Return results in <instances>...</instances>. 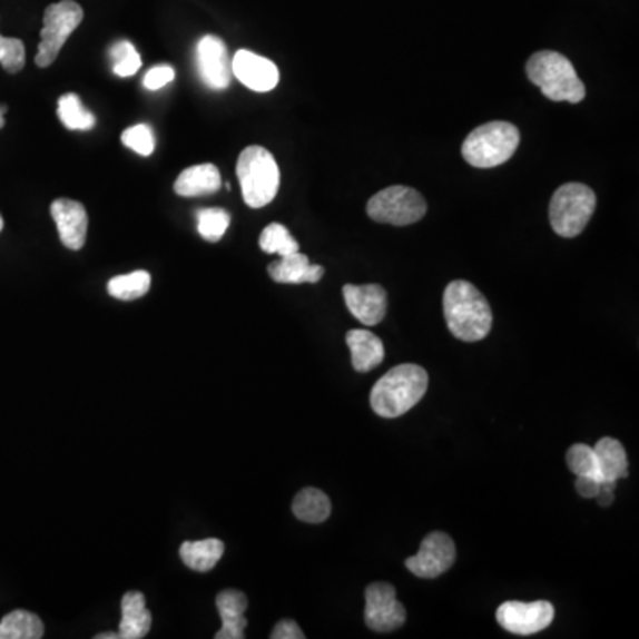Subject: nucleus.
<instances>
[{
	"label": "nucleus",
	"mask_w": 639,
	"mask_h": 639,
	"mask_svg": "<svg viewBox=\"0 0 639 639\" xmlns=\"http://www.w3.org/2000/svg\"><path fill=\"white\" fill-rule=\"evenodd\" d=\"M429 390V373L417 364H400L373 385L370 403L375 414L394 420L411 411Z\"/></svg>",
	"instance_id": "nucleus-2"
},
{
	"label": "nucleus",
	"mask_w": 639,
	"mask_h": 639,
	"mask_svg": "<svg viewBox=\"0 0 639 639\" xmlns=\"http://www.w3.org/2000/svg\"><path fill=\"white\" fill-rule=\"evenodd\" d=\"M59 238L68 249L80 250L88 237V212L82 203L71 199H56L50 206Z\"/></svg>",
	"instance_id": "nucleus-14"
},
{
	"label": "nucleus",
	"mask_w": 639,
	"mask_h": 639,
	"mask_svg": "<svg viewBox=\"0 0 639 639\" xmlns=\"http://www.w3.org/2000/svg\"><path fill=\"white\" fill-rule=\"evenodd\" d=\"M95 639H121V638H119L118 632H115V635H107V632H104V635L95 636Z\"/></svg>",
	"instance_id": "nucleus-38"
},
{
	"label": "nucleus",
	"mask_w": 639,
	"mask_h": 639,
	"mask_svg": "<svg viewBox=\"0 0 639 639\" xmlns=\"http://www.w3.org/2000/svg\"><path fill=\"white\" fill-rule=\"evenodd\" d=\"M324 267L312 265L309 258L303 253L281 256L279 262L268 265V276L281 285H303V283H318L324 277Z\"/></svg>",
	"instance_id": "nucleus-17"
},
{
	"label": "nucleus",
	"mask_w": 639,
	"mask_h": 639,
	"mask_svg": "<svg viewBox=\"0 0 639 639\" xmlns=\"http://www.w3.org/2000/svg\"><path fill=\"white\" fill-rule=\"evenodd\" d=\"M237 176L242 197L250 208H263L274 201L281 184L276 158L263 146H247L238 157Z\"/></svg>",
	"instance_id": "nucleus-4"
},
{
	"label": "nucleus",
	"mask_w": 639,
	"mask_h": 639,
	"mask_svg": "<svg viewBox=\"0 0 639 639\" xmlns=\"http://www.w3.org/2000/svg\"><path fill=\"white\" fill-rule=\"evenodd\" d=\"M82 20L83 9L75 0H61L45 9L43 29H41L40 47L36 53V65L40 68H49L58 59L66 41L82 23Z\"/></svg>",
	"instance_id": "nucleus-7"
},
{
	"label": "nucleus",
	"mask_w": 639,
	"mask_h": 639,
	"mask_svg": "<svg viewBox=\"0 0 639 639\" xmlns=\"http://www.w3.org/2000/svg\"><path fill=\"white\" fill-rule=\"evenodd\" d=\"M366 212L375 223L409 226L425 217L426 201L416 189L394 185L375 194L370 199Z\"/></svg>",
	"instance_id": "nucleus-8"
},
{
	"label": "nucleus",
	"mask_w": 639,
	"mask_h": 639,
	"mask_svg": "<svg viewBox=\"0 0 639 639\" xmlns=\"http://www.w3.org/2000/svg\"><path fill=\"white\" fill-rule=\"evenodd\" d=\"M567 464L576 476H593L602 480L596 451L587 444L570 446V450L567 451Z\"/></svg>",
	"instance_id": "nucleus-30"
},
{
	"label": "nucleus",
	"mask_w": 639,
	"mask_h": 639,
	"mask_svg": "<svg viewBox=\"0 0 639 639\" xmlns=\"http://www.w3.org/2000/svg\"><path fill=\"white\" fill-rule=\"evenodd\" d=\"M455 558L456 549L453 540L446 533L434 531L426 534L416 557L405 560V567L417 578L435 579L453 567Z\"/></svg>",
	"instance_id": "nucleus-11"
},
{
	"label": "nucleus",
	"mask_w": 639,
	"mask_h": 639,
	"mask_svg": "<svg viewBox=\"0 0 639 639\" xmlns=\"http://www.w3.org/2000/svg\"><path fill=\"white\" fill-rule=\"evenodd\" d=\"M229 223H232V217L223 208H205V210L197 212V232L212 244L219 242L226 235Z\"/></svg>",
	"instance_id": "nucleus-28"
},
{
	"label": "nucleus",
	"mask_w": 639,
	"mask_h": 639,
	"mask_svg": "<svg viewBox=\"0 0 639 639\" xmlns=\"http://www.w3.org/2000/svg\"><path fill=\"white\" fill-rule=\"evenodd\" d=\"M43 635L41 618L23 609L6 615L0 622V639H40Z\"/></svg>",
	"instance_id": "nucleus-24"
},
{
	"label": "nucleus",
	"mask_w": 639,
	"mask_h": 639,
	"mask_svg": "<svg viewBox=\"0 0 639 639\" xmlns=\"http://www.w3.org/2000/svg\"><path fill=\"white\" fill-rule=\"evenodd\" d=\"M4 228V219H2V215H0V232Z\"/></svg>",
	"instance_id": "nucleus-39"
},
{
	"label": "nucleus",
	"mask_w": 639,
	"mask_h": 639,
	"mask_svg": "<svg viewBox=\"0 0 639 639\" xmlns=\"http://www.w3.org/2000/svg\"><path fill=\"white\" fill-rule=\"evenodd\" d=\"M444 318L460 342H482L492 328L491 304L469 281H453L444 289Z\"/></svg>",
	"instance_id": "nucleus-1"
},
{
	"label": "nucleus",
	"mask_w": 639,
	"mask_h": 639,
	"mask_svg": "<svg viewBox=\"0 0 639 639\" xmlns=\"http://www.w3.org/2000/svg\"><path fill=\"white\" fill-rule=\"evenodd\" d=\"M6 110H8V107L2 106V104H0V128H4L6 125L4 119Z\"/></svg>",
	"instance_id": "nucleus-37"
},
{
	"label": "nucleus",
	"mask_w": 639,
	"mask_h": 639,
	"mask_svg": "<svg viewBox=\"0 0 639 639\" xmlns=\"http://www.w3.org/2000/svg\"><path fill=\"white\" fill-rule=\"evenodd\" d=\"M219 189L220 173L214 164L187 167L175 181V193L181 197L210 196Z\"/></svg>",
	"instance_id": "nucleus-20"
},
{
	"label": "nucleus",
	"mask_w": 639,
	"mask_h": 639,
	"mask_svg": "<svg viewBox=\"0 0 639 639\" xmlns=\"http://www.w3.org/2000/svg\"><path fill=\"white\" fill-rule=\"evenodd\" d=\"M149 629H151V613L146 608V597L140 591H128L121 600L119 638H146Z\"/></svg>",
	"instance_id": "nucleus-19"
},
{
	"label": "nucleus",
	"mask_w": 639,
	"mask_h": 639,
	"mask_svg": "<svg viewBox=\"0 0 639 639\" xmlns=\"http://www.w3.org/2000/svg\"><path fill=\"white\" fill-rule=\"evenodd\" d=\"M346 345L351 348L352 366L355 372L368 373L377 368L384 361V345L381 337L363 331V328H352L346 333Z\"/></svg>",
	"instance_id": "nucleus-18"
},
{
	"label": "nucleus",
	"mask_w": 639,
	"mask_h": 639,
	"mask_svg": "<svg viewBox=\"0 0 639 639\" xmlns=\"http://www.w3.org/2000/svg\"><path fill=\"white\" fill-rule=\"evenodd\" d=\"M58 116L68 130H91L97 118L83 107L79 95L66 92L58 101Z\"/></svg>",
	"instance_id": "nucleus-25"
},
{
	"label": "nucleus",
	"mask_w": 639,
	"mask_h": 639,
	"mask_svg": "<svg viewBox=\"0 0 639 639\" xmlns=\"http://www.w3.org/2000/svg\"><path fill=\"white\" fill-rule=\"evenodd\" d=\"M600 483H602V480H599V478L578 476V480H576V491H578L581 498H588V500H590V498H597V494H599Z\"/></svg>",
	"instance_id": "nucleus-35"
},
{
	"label": "nucleus",
	"mask_w": 639,
	"mask_h": 639,
	"mask_svg": "<svg viewBox=\"0 0 639 639\" xmlns=\"http://www.w3.org/2000/svg\"><path fill=\"white\" fill-rule=\"evenodd\" d=\"M525 73L534 86H539L543 97L551 101L579 104L587 97V88L572 62L554 50L533 53L525 65Z\"/></svg>",
	"instance_id": "nucleus-3"
},
{
	"label": "nucleus",
	"mask_w": 639,
	"mask_h": 639,
	"mask_svg": "<svg viewBox=\"0 0 639 639\" xmlns=\"http://www.w3.org/2000/svg\"><path fill=\"white\" fill-rule=\"evenodd\" d=\"M110 62H112V71L118 77H131L140 70L142 59L139 52L130 41H119L109 52Z\"/></svg>",
	"instance_id": "nucleus-29"
},
{
	"label": "nucleus",
	"mask_w": 639,
	"mask_h": 639,
	"mask_svg": "<svg viewBox=\"0 0 639 639\" xmlns=\"http://www.w3.org/2000/svg\"><path fill=\"white\" fill-rule=\"evenodd\" d=\"M197 71L203 82L215 91L228 88L233 79L228 47L214 35L203 36L196 49Z\"/></svg>",
	"instance_id": "nucleus-12"
},
{
	"label": "nucleus",
	"mask_w": 639,
	"mask_h": 639,
	"mask_svg": "<svg viewBox=\"0 0 639 639\" xmlns=\"http://www.w3.org/2000/svg\"><path fill=\"white\" fill-rule=\"evenodd\" d=\"M292 510H294L298 521L320 524V522L327 521L333 507H331V500L325 492L309 486V489H304L295 495Z\"/></svg>",
	"instance_id": "nucleus-23"
},
{
	"label": "nucleus",
	"mask_w": 639,
	"mask_h": 639,
	"mask_svg": "<svg viewBox=\"0 0 639 639\" xmlns=\"http://www.w3.org/2000/svg\"><path fill=\"white\" fill-rule=\"evenodd\" d=\"M175 80V68L169 65L155 66L148 73L145 75V88L149 91H158L163 89L167 83H171Z\"/></svg>",
	"instance_id": "nucleus-33"
},
{
	"label": "nucleus",
	"mask_w": 639,
	"mask_h": 639,
	"mask_svg": "<svg viewBox=\"0 0 639 639\" xmlns=\"http://www.w3.org/2000/svg\"><path fill=\"white\" fill-rule=\"evenodd\" d=\"M124 145L140 157H149L155 151V136L148 125L127 128L121 136Z\"/></svg>",
	"instance_id": "nucleus-32"
},
{
	"label": "nucleus",
	"mask_w": 639,
	"mask_h": 639,
	"mask_svg": "<svg viewBox=\"0 0 639 639\" xmlns=\"http://www.w3.org/2000/svg\"><path fill=\"white\" fill-rule=\"evenodd\" d=\"M366 626L375 632L396 631L407 620L405 606L396 599V590L387 582H373L366 588Z\"/></svg>",
	"instance_id": "nucleus-10"
},
{
	"label": "nucleus",
	"mask_w": 639,
	"mask_h": 639,
	"mask_svg": "<svg viewBox=\"0 0 639 639\" xmlns=\"http://www.w3.org/2000/svg\"><path fill=\"white\" fill-rule=\"evenodd\" d=\"M259 247L267 255H294L298 250V242L283 224L272 223L259 235Z\"/></svg>",
	"instance_id": "nucleus-27"
},
{
	"label": "nucleus",
	"mask_w": 639,
	"mask_h": 639,
	"mask_svg": "<svg viewBox=\"0 0 639 639\" xmlns=\"http://www.w3.org/2000/svg\"><path fill=\"white\" fill-rule=\"evenodd\" d=\"M215 604L223 618V627L215 639H242L246 636L247 597L238 590L220 591Z\"/></svg>",
	"instance_id": "nucleus-16"
},
{
	"label": "nucleus",
	"mask_w": 639,
	"mask_h": 639,
	"mask_svg": "<svg viewBox=\"0 0 639 639\" xmlns=\"http://www.w3.org/2000/svg\"><path fill=\"white\" fill-rule=\"evenodd\" d=\"M618 482H602L600 483V491L597 494V500H599L600 507L602 509H608L615 501V489H617Z\"/></svg>",
	"instance_id": "nucleus-36"
},
{
	"label": "nucleus",
	"mask_w": 639,
	"mask_h": 639,
	"mask_svg": "<svg viewBox=\"0 0 639 639\" xmlns=\"http://www.w3.org/2000/svg\"><path fill=\"white\" fill-rule=\"evenodd\" d=\"M521 142V134L509 121H491L474 128L462 145L465 163L478 169H491L509 163Z\"/></svg>",
	"instance_id": "nucleus-5"
},
{
	"label": "nucleus",
	"mask_w": 639,
	"mask_h": 639,
	"mask_svg": "<svg viewBox=\"0 0 639 639\" xmlns=\"http://www.w3.org/2000/svg\"><path fill=\"white\" fill-rule=\"evenodd\" d=\"M272 639H304L303 629L294 622V620H283L274 627L271 635Z\"/></svg>",
	"instance_id": "nucleus-34"
},
{
	"label": "nucleus",
	"mask_w": 639,
	"mask_h": 639,
	"mask_svg": "<svg viewBox=\"0 0 639 639\" xmlns=\"http://www.w3.org/2000/svg\"><path fill=\"white\" fill-rule=\"evenodd\" d=\"M224 554V542L219 539L197 540L184 542L180 548V558L185 566L196 572H210Z\"/></svg>",
	"instance_id": "nucleus-22"
},
{
	"label": "nucleus",
	"mask_w": 639,
	"mask_h": 639,
	"mask_svg": "<svg viewBox=\"0 0 639 639\" xmlns=\"http://www.w3.org/2000/svg\"><path fill=\"white\" fill-rule=\"evenodd\" d=\"M348 312L364 325H379L387 313V294L381 285L343 286Z\"/></svg>",
	"instance_id": "nucleus-15"
},
{
	"label": "nucleus",
	"mask_w": 639,
	"mask_h": 639,
	"mask_svg": "<svg viewBox=\"0 0 639 639\" xmlns=\"http://www.w3.org/2000/svg\"><path fill=\"white\" fill-rule=\"evenodd\" d=\"M554 618V608L548 600L519 602L509 600L498 608L495 620L504 631L517 636H531L548 629Z\"/></svg>",
	"instance_id": "nucleus-9"
},
{
	"label": "nucleus",
	"mask_w": 639,
	"mask_h": 639,
	"mask_svg": "<svg viewBox=\"0 0 639 639\" xmlns=\"http://www.w3.org/2000/svg\"><path fill=\"white\" fill-rule=\"evenodd\" d=\"M0 65L8 73H18L26 66V45L17 38L0 36Z\"/></svg>",
	"instance_id": "nucleus-31"
},
{
	"label": "nucleus",
	"mask_w": 639,
	"mask_h": 639,
	"mask_svg": "<svg viewBox=\"0 0 639 639\" xmlns=\"http://www.w3.org/2000/svg\"><path fill=\"white\" fill-rule=\"evenodd\" d=\"M597 208V196L588 185L567 184L557 189L549 206V220L557 235L579 237Z\"/></svg>",
	"instance_id": "nucleus-6"
},
{
	"label": "nucleus",
	"mask_w": 639,
	"mask_h": 639,
	"mask_svg": "<svg viewBox=\"0 0 639 639\" xmlns=\"http://www.w3.org/2000/svg\"><path fill=\"white\" fill-rule=\"evenodd\" d=\"M151 286V276L146 271L130 272L125 276H116L109 281L107 292L110 297L118 298V301H137V298L145 297Z\"/></svg>",
	"instance_id": "nucleus-26"
},
{
	"label": "nucleus",
	"mask_w": 639,
	"mask_h": 639,
	"mask_svg": "<svg viewBox=\"0 0 639 639\" xmlns=\"http://www.w3.org/2000/svg\"><path fill=\"white\" fill-rule=\"evenodd\" d=\"M597 462H599L602 482H618L620 478L629 476V460L626 448L613 438L600 439L593 446Z\"/></svg>",
	"instance_id": "nucleus-21"
},
{
	"label": "nucleus",
	"mask_w": 639,
	"mask_h": 639,
	"mask_svg": "<svg viewBox=\"0 0 639 639\" xmlns=\"http://www.w3.org/2000/svg\"><path fill=\"white\" fill-rule=\"evenodd\" d=\"M233 77L256 92H268L279 83V70L271 59L249 50H238L232 59Z\"/></svg>",
	"instance_id": "nucleus-13"
}]
</instances>
